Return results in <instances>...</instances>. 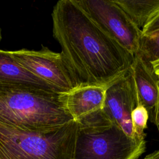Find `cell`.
Wrapping results in <instances>:
<instances>
[{"instance_id":"obj_14","label":"cell","mask_w":159,"mask_h":159,"mask_svg":"<svg viewBox=\"0 0 159 159\" xmlns=\"http://www.w3.org/2000/svg\"><path fill=\"white\" fill-rule=\"evenodd\" d=\"M159 30V14L147 23L142 29L143 34H149Z\"/></svg>"},{"instance_id":"obj_15","label":"cell","mask_w":159,"mask_h":159,"mask_svg":"<svg viewBox=\"0 0 159 159\" xmlns=\"http://www.w3.org/2000/svg\"><path fill=\"white\" fill-rule=\"evenodd\" d=\"M158 101H157V109H156V112H155V120L154 124L159 127V81L158 83Z\"/></svg>"},{"instance_id":"obj_10","label":"cell","mask_w":159,"mask_h":159,"mask_svg":"<svg viewBox=\"0 0 159 159\" xmlns=\"http://www.w3.org/2000/svg\"><path fill=\"white\" fill-rule=\"evenodd\" d=\"M24 86L57 93L43 80L19 65L10 51L0 50V86Z\"/></svg>"},{"instance_id":"obj_16","label":"cell","mask_w":159,"mask_h":159,"mask_svg":"<svg viewBox=\"0 0 159 159\" xmlns=\"http://www.w3.org/2000/svg\"><path fill=\"white\" fill-rule=\"evenodd\" d=\"M150 63L152 65V66L153 68V70L155 75H157V76L158 77V78L159 80V60L153 61Z\"/></svg>"},{"instance_id":"obj_6","label":"cell","mask_w":159,"mask_h":159,"mask_svg":"<svg viewBox=\"0 0 159 159\" xmlns=\"http://www.w3.org/2000/svg\"><path fill=\"white\" fill-rule=\"evenodd\" d=\"M14 60L24 69L43 80L57 93H67L76 87L73 76L60 53L42 45L39 50L10 51Z\"/></svg>"},{"instance_id":"obj_11","label":"cell","mask_w":159,"mask_h":159,"mask_svg":"<svg viewBox=\"0 0 159 159\" xmlns=\"http://www.w3.org/2000/svg\"><path fill=\"white\" fill-rule=\"evenodd\" d=\"M141 30L159 14V0H113Z\"/></svg>"},{"instance_id":"obj_4","label":"cell","mask_w":159,"mask_h":159,"mask_svg":"<svg viewBox=\"0 0 159 159\" xmlns=\"http://www.w3.org/2000/svg\"><path fill=\"white\" fill-rule=\"evenodd\" d=\"M76 122L75 159H137L145 150V139L128 136L102 110Z\"/></svg>"},{"instance_id":"obj_12","label":"cell","mask_w":159,"mask_h":159,"mask_svg":"<svg viewBox=\"0 0 159 159\" xmlns=\"http://www.w3.org/2000/svg\"><path fill=\"white\" fill-rule=\"evenodd\" d=\"M139 53L149 63L159 60V30L142 35Z\"/></svg>"},{"instance_id":"obj_9","label":"cell","mask_w":159,"mask_h":159,"mask_svg":"<svg viewBox=\"0 0 159 159\" xmlns=\"http://www.w3.org/2000/svg\"><path fill=\"white\" fill-rule=\"evenodd\" d=\"M106 88L99 86L76 87L67 93L60 94V101L73 120L78 121L102 110Z\"/></svg>"},{"instance_id":"obj_2","label":"cell","mask_w":159,"mask_h":159,"mask_svg":"<svg viewBox=\"0 0 159 159\" xmlns=\"http://www.w3.org/2000/svg\"><path fill=\"white\" fill-rule=\"evenodd\" d=\"M59 95L29 86H0V122L34 131L61 127L73 119L63 108Z\"/></svg>"},{"instance_id":"obj_18","label":"cell","mask_w":159,"mask_h":159,"mask_svg":"<svg viewBox=\"0 0 159 159\" xmlns=\"http://www.w3.org/2000/svg\"><path fill=\"white\" fill-rule=\"evenodd\" d=\"M1 39H2V36H1V28H0V42L1 40Z\"/></svg>"},{"instance_id":"obj_17","label":"cell","mask_w":159,"mask_h":159,"mask_svg":"<svg viewBox=\"0 0 159 159\" xmlns=\"http://www.w3.org/2000/svg\"><path fill=\"white\" fill-rule=\"evenodd\" d=\"M143 159H159V149L148 154Z\"/></svg>"},{"instance_id":"obj_7","label":"cell","mask_w":159,"mask_h":159,"mask_svg":"<svg viewBox=\"0 0 159 159\" xmlns=\"http://www.w3.org/2000/svg\"><path fill=\"white\" fill-rule=\"evenodd\" d=\"M137 105L134 83L129 70L125 76L107 87L102 111L128 136L141 139L135 135L131 120L132 112Z\"/></svg>"},{"instance_id":"obj_8","label":"cell","mask_w":159,"mask_h":159,"mask_svg":"<svg viewBox=\"0 0 159 159\" xmlns=\"http://www.w3.org/2000/svg\"><path fill=\"white\" fill-rule=\"evenodd\" d=\"M129 72L135 89L137 105L143 106L147 110L150 122L155 123L158 101V78L152 65L138 52L133 57Z\"/></svg>"},{"instance_id":"obj_3","label":"cell","mask_w":159,"mask_h":159,"mask_svg":"<svg viewBox=\"0 0 159 159\" xmlns=\"http://www.w3.org/2000/svg\"><path fill=\"white\" fill-rule=\"evenodd\" d=\"M78 122L34 131L0 122V159H75Z\"/></svg>"},{"instance_id":"obj_1","label":"cell","mask_w":159,"mask_h":159,"mask_svg":"<svg viewBox=\"0 0 159 159\" xmlns=\"http://www.w3.org/2000/svg\"><path fill=\"white\" fill-rule=\"evenodd\" d=\"M52 19L53 36L76 87L107 88L128 73L134 56L99 27L77 0L58 1Z\"/></svg>"},{"instance_id":"obj_5","label":"cell","mask_w":159,"mask_h":159,"mask_svg":"<svg viewBox=\"0 0 159 159\" xmlns=\"http://www.w3.org/2000/svg\"><path fill=\"white\" fill-rule=\"evenodd\" d=\"M77 1L92 20L131 55L139 52L142 30L113 0Z\"/></svg>"},{"instance_id":"obj_13","label":"cell","mask_w":159,"mask_h":159,"mask_svg":"<svg viewBox=\"0 0 159 159\" xmlns=\"http://www.w3.org/2000/svg\"><path fill=\"white\" fill-rule=\"evenodd\" d=\"M132 124L135 135L139 139H145V129L147 127L149 115L147 109L142 105L138 104L131 114Z\"/></svg>"}]
</instances>
